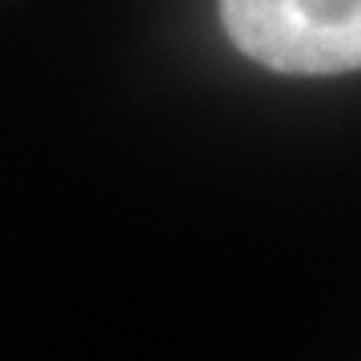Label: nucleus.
Listing matches in <instances>:
<instances>
[{
    "label": "nucleus",
    "instance_id": "1",
    "mask_svg": "<svg viewBox=\"0 0 361 361\" xmlns=\"http://www.w3.org/2000/svg\"><path fill=\"white\" fill-rule=\"evenodd\" d=\"M221 25L273 73L329 77L361 68V0H221Z\"/></svg>",
    "mask_w": 361,
    "mask_h": 361
}]
</instances>
